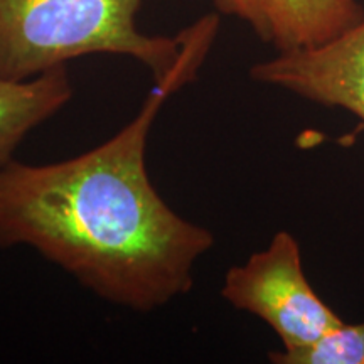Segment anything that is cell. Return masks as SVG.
Returning <instances> with one entry per match:
<instances>
[{"label": "cell", "mask_w": 364, "mask_h": 364, "mask_svg": "<svg viewBox=\"0 0 364 364\" xmlns=\"http://www.w3.org/2000/svg\"><path fill=\"white\" fill-rule=\"evenodd\" d=\"M208 53L156 81L130 124L88 152L0 169V248H34L115 306L149 312L193 289V270L215 245L154 188L147 140L164 103L198 76Z\"/></svg>", "instance_id": "obj_1"}, {"label": "cell", "mask_w": 364, "mask_h": 364, "mask_svg": "<svg viewBox=\"0 0 364 364\" xmlns=\"http://www.w3.org/2000/svg\"><path fill=\"white\" fill-rule=\"evenodd\" d=\"M265 14L279 53L326 44L364 19L358 0H265Z\"/></svg>", "instance_id": "obj_6"}, {"label": "cell", "mask_w": 364, "mask_h": 364, "mask_svg": "<svg viewBox=\"0 0 364 364\" xmlns=\"http://www.w3.org/2000/svg\"><path fill=\"white\" fill-rule=\"evenodd\" d=\"M221 295L238 311L262 318L279 336L282 351L306 348L343 322L309 284L299 241L287 231L273 235L243 265L231 267Z\"/></svg>", "instance_id": "obj_3"}, {"label": "cell", "mask_w": 364, "mask_h": 364, "mask_svg": "<svg viewBox=\"0 0 364 364\" xmlns=\"http://www.w3.org/2000/svg\"><path fill=\"white\" fill-rule=\"evenodd\" d=\"M142 0H0V78H36L88 54L134 58L154 80L209 53L220 21L206 16L176 38L136 27Z\"/></svg>", "instance_id": "obj_2"}, {"label": "cell", "mask_w": 364, "mask_h": 364, "mask_svg": "<svg viewBox=\"0 0 364 364\" xmlns=\"http://www.w3.org/2000/svg\"><path fill=\"white\" fill-rule=\"evenodd\" d=\"M250 76L312 103L343 108L364 122V19L329 43L257 63Z\"/></svg>", "instance_id": "obj_4"}, {"label": "cell", "mask_w": 364, "mask_h": 364, "mask_svg": "<svg viewBox=\"0 0 364 364\" xmlns=\"http://www.w3.org/2000/svg\"><path fill=\"white\" fill-rule=\"evenodd\" d=\"M73 97L66 66L36 78H0V169L14 159L22 140L61 110Z\"/></svg>", "instance_id": "obj_5"}, {"label": "cell", "mask_w": 364, "mask_h": 364, "mask_svg": "<svg viewBox=\"0 0 364 364\" xmlns=\"http://www.w3.org/2000/svg\"><path fill=\"white\" fill-rule=\"evenodd\" d=\"M215 2L221 12L245 21L257 36L268 43L265 0H215Z\"/></svg>", "instance_id": "obj_8"}, {"label": "cell", "mask_w": 364, "mask_h": 364, "mask_svg": "<svg viewBox=\"0 0 364 364\" xmlns=\"http://www.w3.org/2000/svg\"><path fill=\"white\" fill-rule=\"evenodd\" d=\"M275 364H364V322L332 327L316 343L295 351L268 354Z\"/></svg>", "instance_id": "obj_7"}]
</instances>
